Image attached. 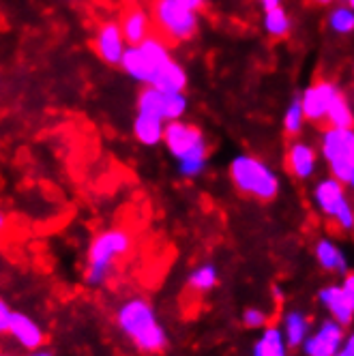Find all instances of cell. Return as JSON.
I'll use <instances>...</instances> for the list:
<instances>
[{"label": "cell", "instance_id": "1", "mask_svg": "<svg viewBox=\"0 0 354 356\" xmlns=\"http://www.w3.org/2000/svg\"><path fill=\"white\" fill-rule=\"evenodd\" d=\"M116 322L122 335L138 350L146 354H159L168 348L166 328L159 324L153 305L146 298L136 296L124 300L116 312Z\"/></svg>", "mask_w": 354, "mask_h": 356}, {"label": "cell", "instance_id": "2", "mask_svg": "<svg viewBox=\"0 0 354 356\" xmlns=\"http://www.w3.org/2000/svg\"><path fill=\"white\" fill-rule=\"evenodd\" d=\"M134 236L124 227H110V230L99 232L90 247L86 258V284L101 286L112 273L118 260H122L131 251Z\"/></svg>", "mask_w": 354, "mask_h": 356}, {"label": "cell", "instance_id": "3", "mask_svg": "<svg viewBox=\"0 0 354 356\" xmlns=\"http://www.w3.org/2000/svg\"><path fill=\"white\" fill-rule=\"evenodd\" d=\"M150 26L168 45L189 41L198 33V13L187 11L176 0H150Z\"/></svg>", "mask_w": 354, "mask_h": 356}, {"label": "cell", "instance_id": "4", "mask_svg": "<svg viewBox=\"0 0 354 356\" xmlns=\"http://www.w3.org/2000/svg\"><path fill=\"white\" fill-rule=\"evenodd\" d=\"M230 178L241 193L262 202L275 200L280 193V178L258 157L239 155L230 163Z\"/></svg>", "mask_w": 354, "mask_h": 356}, {"label": "cell", "instance_id": "5", "mask_svg": "<svg viewBox=\"0 0 354 356\" xmlns=\"http://www.w3.org/2000/svg\"><path fill=\"white\" fill-rule=\"evenodd\" d=\"M161 140L166 142L168 150L181 161H191L200 159L207 161V138L195 124H187L181 120H172L163 127V136Z\"/></svg>", "mask_w": 354, "mask_h": 356}, {"label": "cell", "instance_id": "6", "mask_svg": "<svg viewBox=\"0 0 354 356\" xmlns=\"http://www.w3.org/2000/svg\"><path fill=\"white\" fill-rule=\"evenodd\" d=\"M320 302L331 312L333 320L341 326H348L354 316V277L346 275L344 286H328L318 294Z\"/></svg>", "mask_w": 354, "mask_h": 356}, {"label": "cell", "instance_id": "7", "mask_svg": "<svg viewBox=\"0 0 354 356\" xmlns=\"http://www.w3.org/2000/svg\"><path fill=\"white\" fill-rule=\"evenodd\" d=\"M92 47L97 56L110 67H118L122 52H124V39L120 33L118 22H104L99 24V29L92 39Z\"/></svg>", "mask_w": 354, "mask_h": 356}, {"label": "cell", "instance_id": "8", "mask_svg": "<svg viewBox=\"0 0 354 356\" xmlns=\"http://www.w3.org/2000/svg\"><path fill=\"white\" fill-rule=\"evenodd\" d=\"M339 88L331 82V80H318L316 84H312L300 101V110H303V118H307L312 122H322L326 120V108L331 104V99L335 97Z\"/></svg>", "mask_w": 354, "mask_h": 356}, {"label": "cell", "instance_id": "9", "mask_svg": "<svg viewBox=\"0 0 354 356\" xmlns=\"http://www.w3.org/2000/svg\"><path fill=\"white\" fill-rule=\"evenodd\" d=\"M344 343V326L335 320H326L312 337L303 341L307 356H333Z\"/></svg>", "mask_w": 354, "mask_h": 356}, {"label": "cell", "instance_id": "10", "mask_svg": "<svg viewBox=\"0 0 354 356\" xmlns=\"http://www.w3.org/2000/svg\"><path fill=\"white\" fill-rule=\"evenodd\" d=\"M120 33L122 39L129 45H138L142 43L150 33H153V26H150V15L144 7H140L138 3H129L122 9L120 15Z\"/></svg>", "mask_w": 354, "mask_h": 356}, {"label": "cell", "instance_id": "11", "mask_svg": "<svg viewBox=\"0 0 354 356\" xmlns=\"http://www.w3.org/2000/svg\"><path fill=\"white\" fill-rule=\"evenodd\" d=\"M314 200L316 204L320 209L322 215L326 217H335L337 211L348 204V197H346V189L339 181H335V178H324V181H320L314 189Z\"/></svg>", "mask_w": 354, "mask_h": 356}, {"label": "cell", "instance_id": "12", "mask_svg": "<svg viewBox=\"0 0 354 356\" xmlns=\"http://www.w3.org/2000/svg\"><path fill=\"white\" fill-rule=\"evenodd\" d=\"M11 337L29 352L39 350L45 343V335L39 328V324L35 320H31L26 314H11V322H9V330Z\"/></svg>", "mask_w": 354, "mask_h": 356}, {"label": "cell", "instance_id": "13", "mask_svg": "<svg viewBox=\"0 0 354 356\" xmlns=\"http://www.w3.org/2000/svg\"><path fill=\"white\" fill-rule=\"evenodd\" d=\"M286 168L298 181H305L316 172V150L305 142H292L286 152Z\"/></svg>", "mask_w": 354, "mask_h": 356}, {"label": "cell", "instance_id": "14", "mask_svg": "<svg viewBox=\"0 0 354 356\" xmlns=\"http://www.w3.org/2000/svg\"><path fill=\"white\" fill-rule=\"evenodd\" d=\"M146 86H153L161 92H183L187 86V73L176 60H170L153 73Z\"/></svg>", "mask_w": 354, "mask_h": 356}, {"label": "cell", "instance_id": "15", "mask_svg": "<svg viewBox=\"0 0 354 356\" xmlns=\"http://www.w3.org/2000/svg\"><path fill=\"white\" fill-rule=\"evenodd\" d=\"M352 148H354L352 129H335V127H328L322 134V157L326 161L335 159L344 150H352Z\"/></svg>", "mask_w": 354, "mask_h": 356}, {"label": "cell", "instance_id": "16", "mask_svg": "<svg viewBox=\"0 0 354 356\" xmlns=\"http://www.w3.org/2000/svg\"><path fill=\"white\" fill-rule=\"evenodd\" d=\"M120 65L122 69L127 71L134 80L142 82V84H148L150 80V75H153V69H150L148 60L142 56V52L138 49V45H129V47H124V52H122V58H120Z\"/></svg>", "mask_w": 354, "mask_h": 356}, {"label": "cell", "instance_id": "17", "mask_svg": "<svg viewBox=\"0 0 354 356\" xmlns=\"http://www.w3.org/2000/svg\"><path fill=\"white\" fill-rule=\"evenodd\" d=\"M134 134L138 138V142H142L144 146H155L161 142L163 136V122L155 116L148 114H138L136 122H134Z\"/></svg>", "mask_w": 354, "mask_h": 356}, {"label": "cell", "instance_id": "18", "mask_svg": "<svg viewBox=\"0 0 354 356\" xmlns=\"http://www.w3.org/2000/svg\"><path fill=\"white\" fill-rule=\"evenodd\" d=\"M316 258L320 262V266L324 270H339V273H346V256L341 253V249L328 238H322L316 243Z\"/></svg>", "mask_w": 354, "mask_h": 356}, {"label": "cell", "instance_id": "19", "mask_svg": "<svg viewBox=\"0 0 354 356\" xmlns=\"http://www.w3.org/2000/svg\"><path fill=\"white\" fill-rule=\"evenodd\" d=\"M284 341L286 346L290 348H298L303 346V341H305L309 337V322L307 318L303 316L300 312H290L286 314V320H284Z\"/></svg>", "mask_w": 354, "mask_h": 356}, {"label": "cell", "instance_id": "20", "mask_svg": "<svg viewBox=\"0 0 354 356\" xmlns=\"http://www.w3.org/2000/svg\"><path fill=\"white\" fill-rule=\"evenodd\" d=\"M326 122L335 127V129H352V110L341 88L335 92L326 108Z\"/></svg>", "mask_w": 354, "mask_h": 356}, {"label": "cell", "instance_id": "21", "mask_svg": "<svg viewBox=\"0 0 354 356\" xmlns=\"http://www.w3.org/2000/svg\"><path fill=\"white\" fill-rule=\"evenodd\" d=\"M286 341L277 326H266L262 337L254 346V356H286Z\"/></svg>", "mask_w": 354, "mask_h": 356}, {"label": "cell", "instance_id": "22", "mask_svg": "<svg viewBox=\"0 0 354 356\" xmlns=\"http://www.w3.org/2000/svg\"><path fill=\"white\" fill-rule=\"evenodd\" d=\"M264 29L271 37L284 39L290 33V17L282 7H275L271 11H264Z\"/></svg>", "mask_w": 354, "mask_h": 356}, {"label": "cell", "instance_id": "23", "mask_svg": "<svg viewBox=\"0 0 354 356\" xmlns=\"http://www.w3.org/2000/svg\"><path fill=\"white\" fill-rule=\"evenodd\" d=\"M187 284L195 292H209V290H213L217 286V268L213 264H202V266H198L189 275Z\"/></svg>", "mask_w": 354, "mask_h": 356}, {"label": "cell", "instance_id": "24", "mask_svg": "<svg viewBox=\"0 0 354 356\" xmlns=\"http://www.w3.org/2000/svg\"><path fill=\"white\" fill-rule=\"evenodd\" d=\"M331 29L339 35H350L354 29V15L350 7H339L331 13Z\"/></svg>", "mask_w": 354, "mask_h": 356}, {"label": "cell", "instance_id": "25", "mask_svg": "<svg viewBox=\"0 0 354 356\" xmlns=\"http://www.w3.org/2000/svg\"><path fill=\"white\" fill-rule=\"evenodd\" d=\"M303 110H300V101L296 99V101H292V106L288 108V112H286V116H284V129H286V134L288 136H298L300 134V129H303Z\"/></svg>", "mask_w": 354, "mask_h": 356}, {"label": "cell", "instance_id": "26", "mask_svg": "<svg viewBox=\"0 0 354 356\" xmlns=\"http://www.w3.org/2000/svg\"><path fill=\"white\" fill-rule=\"evenodd\" d=\"M266 320H268L266 314L260 309H245V314H243V324L247 328H262V326H266Z\"/></svg>", "mask_w": 354, "mask_h": 356}, {"label": "cell", "instance_id": "27", "mask_svg": "<svg viewBox=\"0 0 354 356\" xmlns=\"http://www.w3.org/2000/svg\"><path fill=\"white\" fill-rule=\"evenodd\" d=\"M335 221H337V225L341 227V230H352V223H354V217H352V207H350V202L348 204H344L339 211H337V215L333 217Z\"/></svg>", "mask_w": 354, "mask_h": 356}, {"label": "cell", "instance_id": "28", "mask_svg": "<svg viewBox=\"0 0 354 356\" xmlns=\"http://www.w3.org/2000/svg\"><path fill=\"white\" fill-rule=\"evenodd\" d=\"M11 309H9V305L3 300V298H0V335H3V333H7V330H9V322H11Z\"/></svg>", "mask_w": 354, "mask_h": 356}, {"label": "cell", "instance_id": "29", "mask_svg": "<svg viewBox=\"0 0 354 356\" xmlns=\"http://www.w3.org/2000/svg\"><path fill=\"white\" fill-rule=\"evenodd\" d=\"M181 7H185L187 11H191V13H200L202 9L207 7V0H176Z\"/></svg>", "mask_w": 354, "mask_h": 356}, {"label": "cell", "instance_id": "30", "mask_svg": "<svg viewBox=\"0 0 354 356\" xmlns=\"http://www.w3.org/2000/svg\"><path fill=\"white\" fill-rule=\"evenodd\" d=\"M333 356H354V339H352V335L346 337V341L339 346V350Z\"/></svg>", "mask_w": 354, "mask_h": 356}, {"label": "cell", "instance_id": "31", "mask_svg": "<svg viewBox=\"0 0 354 356\" xmlns=\"http://www.w3.org/2000/svg\"><path fill=\"white\" fill-rule=\"evenodd\" d=\"M260 5H262L264 11H271L275 7H282V0H260Z\"/></svg>", "mask_w": 354, "mask_h": 356}, {"label": "cell", "instance_id": "32", "mask_svg": "<svg viewBox=\"0 0 354 356\" xmlns=\"http://www.w3.org/2000/svg\"><path fill=\"white\" fill-rule=\"evenodd\" d=\"M5 225H7V217H5V213H3V211H0V232L5 230Z\"/></svg>", "mask_w": 354, "mask_h": 356}, {"label": "cell", "instance_id": "33", "mask_svg": "<svg viewBox=\"0 0 354 356\" xmlns=\"http://www.w3.org/2000/svg\"><path fill=\"white\" fill-rule=\"evenodd\" d=\"M29 356H52L49 352H45V350H35L33 354H29Z\"/></svg>", "mask_w": 354, "mask_h": 356}, {"label": "cell", "instance_id": "34", "mask_svg": "<svg viewBox=\"0 0 354 356\" xmlns=\"http://www.w3.org/2000/svg\"><path fill=\"white\" fill-rule=\"evenodd\" d=\"M312 3H316V5H322V7H324V5H331L333 0H312Z\"/></svg>", "mask_w": 354, "mask_h": 356}, {"label": "cell", "instance_id": "35", "mask_svg": "<svg viewBox=\"0 0 354 356\" xmlns=\"http://www.w3.org/2000/svg\"><path fill=\"white\" fill-rule=\"evenodd\" d=\"M0 356H9V354H0Z\"/></svg>", "mask_w": 354, "mask_h": 356}, {"label": "cell", "instance_id": "36", "mask_svg": "<svg viewBox=\"0 0 354 356\" xmlns=\"http://www.w3.org/2000/svg\"><path fill=\"white\" fill-rule=\"evenodd\" d=\"M131 3H138V0H131Z\"/></svg>", "mask_w": 354, "mask_h": 356}]
</instances>
